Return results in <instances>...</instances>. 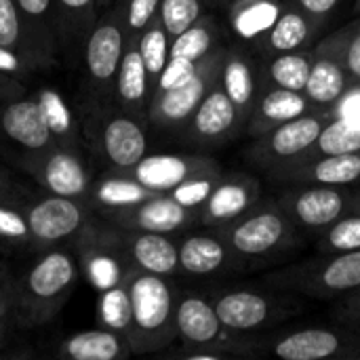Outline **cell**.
<instances>
[{
	"label": "cell",
	"instance_id": "cell-1",
	"mask_svg": "<svg viewBox=\"0 0 360 360\" xmlns=\"http://www.w3.org/2000/svg\"><path fill=\"white\" fill-rule=\"evenodd\" d=\"M221 240L249 266L274 262L302 247V230L276 205L274 198H259L247 213L215 230Z\"/></svg>",
	"mask_w": 360,
	"mask_h": 360
},
{
	"label": "cell",
	"instance_id": "cell-2",
	"mask_svg": "<svg viewBox=\"0 0 360 360\" xmlns=\"http://www.w3.org/2000/svg\"><path fill=\"white\" fill-rule=\"evenodd\" d=\"M80 278L74 251L49 249L17 283V319L27 327L53 321Z\"/></svg>",
	"mask_w": 360,
	"mask_h": 360
},
{
	"label": "cell",
	"instance_id": "cell-3",
	"mask_svg": "<svg viewBox=\"0 0 360 360\" xmlns=\"http://www.w3.org/2000/svg\"><path fill=\"white\" fill-rule=\"evenodd\" d=\"M127 285L133 304V323L127 340L133 354L160 352L162 348H169L177 338V295L167 283V276L150 274L133 266L127 276Z\"/></svg>",
	"mask_w": 360,
	"mask_h": 360
},
{
	"label": "cell",
	"instance_id": "cell-4",
	"mask_svg": "<svg viewBox=\"0 0 360 360\" xmlns=\"http://www.w3.org/2000/svg\"><path fill=\"white\" fill-rule=\"evenodd\" d=\"M82 137L108 169L127 171L148 154V122L114 103H84Z\"/></svg>",
	"mask_w": 360,
	"mask_h": 360
},
{
	"label": "cell",
	"instance_id": "cell-5",
	"mask_svg": "<svg viewBox=\"0 0 360 360\" xmlns=\"http://www.w3.org/2000/svg\"><path fill=\"white\" fill-rule=\"evenodd\" d=\"M127 44L124 0H116L97 17L82 46L86 103L108 105L114 99V82Z\"/></svg>",
	"mask_w": 360,
	"mask_h": 360
},
{
	"label": "cell",
	"instance_id": "cell-6",
	"mask_svg": "<svg viewBox=\"0 0 360 360\" xmlns=\"http://www.w3.org/2000/svg\"><path fill=\"white\" fill-rule=\"evenodd\" d=\"M264 283L278 291H295L312 297H338L360 289V251L331 253L310 259L272 276Z\"/></svg>",
	"mask_w": 360,
	"mask_h": 360
},
{
	"label": "cell",
	"instance_id": "cell-7",
	"mask_svg": "<svg viewBox=\"0 0 360 360\" xmlns=\"http://www.w3.org/2000/svg\"><path fill=\"white\" fill-rule=\"evenodd\" d=\"M72 243L80 274L97 293L127 281L133 264L122 249L120 228L108 224L101 217L97 219L95 215Z\"/></svg>",
	"mask_w": 360,
	"mask_h": 360
},
{
	"label": "cell",
	"instance_id": "cell-8",
	"mask_svg": "<svg viewBox=\"0 0 360 360\" xmlns=\"http://www.w3.org/2000/svg\"><path fill=\"white\" fill-rule=\"evenodd\" d=\"M226 44L209 53L205 59L198 61L196 76L177 89L169 91H156L150 101L148 112V127L162 131V133H181V129L188 124L205 95L219 82L221 63L226 57Z\"/></svg>",
	"mask_w": 360,
	"mask_h": 360
},
{
	"label": "cell",
	"instance_id": "cell-9",
	"mask_svg": "<svg viewBox=\"0 0 360 360\" xmlns=\"http://www.w3.org/2000/svg\"><path fill=\"white\" fill-rule=\"evenodd\" d=\"M352 196L354 186L291 184L274 200L302 232L319 236L350 213Z\"/></svg>",
	"mask_w": 360,
	"mask_h": 360
},
{
	"label": "cell",
	"instance_id": "cell-10",
	"mask_svg": "<svg viewBox=\"0 0 360 360\" xmlns=\"http://www.w3.org/2000/svg\"><path fill=\"white\" fill-rule=\"evenodd\" d=\"M21 211L30 230V247L36 249H53L65 240H74L78 232L95 217L86 200L55 194L27 202Z\"/></svg>",
	"mask_w": 360,
	"mask_h": 360
},
{
	"label": "cell",
	"instance_id": "cell-11",
	"mask_svg": "<svg viewBox=\"0 0 360 360\" xmlns=\"http://www.w3.org/2000/svg\"><path fill=\"white\" fill-rule=\"evenodd\" d=\"M333 118V112H310L300 118L287 120L264 135L255 137L249 150V160L266 173L300 160L319 139L323 127Z\"/></svg>",
	"mask_w": 360,
	"mask_h": 360
},
{
	"label": "cell",
	"instance_id": "cell-12",
	"mask_svg": "<svg viewBox=\"0 0 360 360\" xmlns=\"http://www.w3.org/2000/svg\"><path fill=\"white\" fill-rule=\"evenodd\" d=\"M19 165L49 194L86 200L89 188L93 184V173L82 156V150L55 146L44 152L30 154Z\"/></svg>",
	"mask_w": 360,
	"mask_h": 360
},
{
	"label": "cell",
	"instance_id": "cell-13",
	"mask_svg": "<svg viewBox=\"0 0 360 360\" xmlns=\"http://www.w3.org/2000/svg\"><path fill=\"white\" fill-rule=\"evenodd\" d=\"M175 327L177 338L186 348H209L224 352L226 356L247 354L245 342L236 338V333L228 331L211 300L200 295H179L175 306Z\"/></svg>",
	"mask_w": 360,
	"mask_h": 360
},
{
	"label": "cell",
	"instance_id": "cell-14",
	"mask_svg": "<svg viewBox=\"0 0 360 360\" xmlns=\"http://www.w3.org/2000/svg\"><path fill=\"white\" fill-rule=\"evenodd\" d=\"M101 219L122 230L175 234L198 226V209L179 205L171 194H156L135 207L105 213Z\"/></svg>",
	"mask_w": 360,
	"mask_h": 360
},
{
	"label": "cell",
	"instance_id": "cell-15",
	"mask_svg": "<svg viewBox=\"0 0 360 360\" xmlns=\"http://www.w3.org/2000/svg\"><path fill=\"white\" fill-rule=\"evenodd\" d=\"M211 302L215 306L221 325L232 333L257 331L295 312L293 306L287 302H278L264 293L247 291V289L226 291L221 295H215Z\"/></svg>",
	"mask_w": 360,
	"mask_h": 360
},
{
	"label": "cell",
	"instance_id": "cell-16",
	"mask_svg": "<svg viewBox=\"0 0 360 360\" xmlns=\"http://www.w3.org/2000/svg\"><path fill=\"white\" fill-rule=\"evenodd\" d=\"M131 177L158 194H169L186 179L198 175L224 173L219 162L200 154H146L135 167L127 169Z\"/></svg>",
	"mask_w": 360,
	"mask_h": 360
},
{
	"label": "cell",
	"instance_id": "cell-17",
	"mask_svg": "<svg viewBox=\"0 0 360 360\" xmlns=\"http://www.w3.org/2000/svg\"><path fill=\"white\" fill-rule=\"evenodd\" d=\"M245 129L234 103L219 82L205 95L179 137L194 146H221Z\"/></svg>",
	"mask_w": 360,
	"mask_h": 360
},
{
	"label": "cell",
	"instance_id": "cell-18",
	"mask_svg": "<svg viewBox=\"0 0 360 360\" xmlns=\"http://www.w3.org/2000/svg\"><path fill=\"white\" fill-rule=\"evenodd\" d=\"M272 352L283 360L360 359V333L352 329H304L281 338Z\"/></svg>",
	"mask_w": 360,
	"mask_h": 360
},
{
	"label": "cell",
	"instance_id": "cell-19",
	"mask_svg": "<svg viewBox=\"0 0 360 360\" xmlns=\"http://www.w3.org/2000/svg\"><path fill=\"white\" fill-rule=\"evenodd\" d=\"M262 198V184L245 173L221 175L211 196L198 211V226L215 230L247 213Z\"/></svg>",
	"mask_w": 360,
	"mask_h": 360
},
{
	"label": "cell",
	"instance_id": "cell-20",
	"mask_svg": "<svg viewBox=\"0 0 360 360\" xmlns=\"http://www.w3.org/2000/svg\"><path fill=\"white\" fill-rule=\"evenodd\" d=\"M276 181L285 184H323V186H359L360 154L308 156L268 171Z\"/></svg>",
	"mask_w": 360,
	"mask_h": 360
},
{
	"label": "cell",
	"instance_id": "cell-21",
	"mask_svg": "<svg viewBox=\"0 0 360 360\" xmlns=\"http://www.w3.org/2000/svg\"><path fill=\"white\" fill-rule=\"evenodd\" d=\"M249 266L215 232L192 234L179 243V272L190 276H224L247 272Z\"/></svg>",
	"mask_w": 360,
	"mask_h": 360
},
{
	"label": "cell",
	"instance_id": "cell-22",
	"mask_svg": "<svg viewBox=\"0 0 360 360\" xmlns=\"http://www.w3.org/2000/svg\"><path fill=\"white\" fill-rule=\"evenodd\" d=\"M0 129L13 143L21 146L30 154L57 146L36 97L19 95L4 101L0 110Z\"/></svg>",
	"mask_w": 360,
	"mask_h": 360
},
{
	"label": "cell",
	"instance_id": "cell-23",
	"mask_svg": "<svg viewBox=\"0 0 360 360\" xmlns=\"http://www.w3.org/2000/svg\"><path fill=\"white\" fill-rule=\"evenodd\" d=\"M354 91L342 59L338 57L335 49L323 40L314 46V63L306 84V97L319 112H333V108Z\"/></svg>",
	"mask_w": 360,
	"mask_h": 360
},
{
	"label": "cell",
	"instance_id": "cell-24",
	"mask_svg": "<svg viewBox=\"0 0 360 360\" xmlns=\"http://www.w3.org/2000/svg\"><path fill=\"white\" fill-rule=\"evenodd\" d=\"M152 84L137 46V40H127L124 53L118 65L116 82H114V99L112 103L120 110L141 118L148 122L150 101H152Z\"/></svg>",
	"mask_w": 360,
	"mask_h": 360
},
{
	"label": "cell",
	"instance_id": "cell-25",
	"mask_svg": "<svg viewBox=\"0 0 360 360\" xmlns=\"http://www.w3.org/2000/svg\"><path fill=\"white\" fill-rule=\"evenodd\" d=\"M122 249L129 262L143 272L158 276H175L179 272V243L171 234L122 230Z\"/></svg>",
	"mask_w": 360,
	"mask_h": 360
},
{
	"label": "cell",
	"instance_id": "cell-26",
	"mask_svg": "<svg viewBox=\"0 0 360 360\" xmlns=\"http://www.w3.org/2000/svg\"><path fill=\"white\" fill-rule=\"evenodd\" d=\"M310 112H319V110L310 103L306 93L289 91V89H281V86H272L264 82L259 97L255 101V108L251 112V118L247 122V133L251 137H259L266 131L287 120L310 114Z\"/></svg>",
	"mask_w": 360,
	"mask_h": 360
},
{
	"label": "cell",
	"instance_id": "cell-27",
	"mask_svg": "<svg viewBox=\"0 0 360 360\" xmlns=\"http://www.w3.org/2000/svg\"><path fill=\"white\" fill-rule=\"evenodd\" d=\"M219 86L226 91L230 101L234 103L245 129L255 108V101L262 91V82L257 80V68L249 53L238 46H228L226 57L219 72Z\"/></svg>",
	"mask_w": 360,
	"mask_h": 360
},
{
	"label": "cell",
	"instance_id": "cell-28",
	"mask_svg": "<svg viewBox=\"0 0 360 360\" xmlns=\"http://www.w3.org/2000/svg\"><path fill=\"white\" fill-rule=\"evenodd\" d=\"M158 192H152L143 184H139L135 177H131L127 171L108 169L103 175L93 177V184L86 194V202L93 209L97 217L114 211H122L129 207H135Z\"/></svg>",
	"mask_w": 360,
	"mask_h": 360
},
{
	"label": "cell",
	"instance_id": "cell-29",
	"mask_svg": "<svg viewBox=\"0 0 360 360\" xmlns=\"http://www.w3.org/2000/svg\"><path fill=\"white\" fill-rule=\"evenodd\" d=\"M21 13L30 57L36 68H46L59 53L55 34V4L53 0H15Z\"/></svg>",
	"mask_w": 360,
	"mask_h": 360
},
{
	"label": "cell",
	"instance_id": "cell-30",
	"mask_svg": "<svg viewBox=\"0 0 360 360\" xmlns=\"http://www.w3.org/2000/svg\"><path fill=\"white\" fill-rule=\"evenodd\" d=\"M55 4V34L61 53H82L89 30L99 17L97 0H53Z\"/></svg>",
	"mask_w": 360,
	"mask_h": 360
},
{
	"label": "cell",
	"instance_id": "cell-31",
	"mask_svg": "<svg viewBox=\"0 0 360 360\" xmlns=\"http://www.w3.org/2000/svg\"><path fill=\"white\" fill-rule=\"evenodd\" d=\"M131 354L129 340L105 327L74 333L57 348V356L65 360H122Z\"/></svg>",
	"mask_w": 360,
	"mask_h": 360
},
{
	"label": "cell",
	"instance_id": "cell-32",
	"mask_svg": "<svg viewBox=\"0 0 360 360\" xmlns=\"http://www.w3.org/2000/svg\"><path fill=\"white\" fill-rule=\"evenodd\" d=\"M283 11L285 4L281 0H236L230 4L228 23L238 40L262 44Z\"/></svg>",
	"mask_w": 360,
	"mask_h": 360
},
{
	"label": "cell",
	"instance_id": "cell-33",
	"mask_svg": "<svg viewBox=\"0 0 360 360\" xmlns=\"http://www.w3.org/2000/svg\"><path fill=\"white\" fill-rule=\"evenodd\" d=\"M323 21L310 17L297 6L285 8L278 21L272 25V30L266 34L262 40V46L268 55H281V53H291L297 49H306L308 42L314 38Z\"/></svg>",
	"mask_w": 360,
	"mask_h": 360
},
{
	"label": "cell",
	"instance_id": "cell-34",
	"mask_svg": "<svg viewBox=\"0 0 360 360\" xmlns=\"http://www.w3.org/2000/svg\"><path fill=\"white\" fill-rule=\"evenodd\" d=\"M36 101L40 103V110L44 114V120L49 124V131L57 146L70 148V150H82L84 137H82V124L76 122V116L65 101V97L53 89L42 86L36 91Z\"/></svg>",
	"mask_w": 360,
	"mask_h": 360
},
{
	"label": "cell",
	"instance_id": "cell-35",
	"mask_svg": "<svg viewBox=\"0 0 360 360\" xmlns=\"http://www.w3.org/2000/svg\"><path fill=\"white\" fill-rule=\"evenodd\" d=\"M224 27L213 15H200L186 32L171 40L169 57H186L192 61L205 59L215 49L224 46Z\"/></svg>",
	"mask_w": 360,
	"mask_h": 360
},
{
	"label": "cell",
	"instance_id": "cell-36",
	"mask_svg": "<svg viewBox=\"0 0 360 360\" xmlns=\"http://www.w3.org/2000/svg\"><path fill=\"white\" fill-rule=\"evenodd\" d=\"M312 63H314V49H297L291 53L274 55L266 65L264 82L304 93L312 72Z\"/></svg>",
	"mask_w": 360,
	"mask_h": 360
},
{
	"label": "cell",
	"instance_id": "cell-37",
	"mask_svg": "<svg viewBox=\"0 0 360 360\" xmlns=\"http://www.w3.org/2000/svg\"><path fill=\"white\" fill-rule=\"evenodd\" d=\"M131 323H133V304H131L127 281L112 289L101 291L97 297V325L129 338Z\"/></svg>",
	"mask_w": 360,
	"mask_h": 360
},
{
	"label": "cell",
	"instance_id": "cell-38",
	"mask_svg": "<svg viewBox=\"0 0 360 360\" xmlns=\"http://www.w3.org/2000/svg\"><path fill=\"white\" fill-rule=\"evenodd\" d=\"M327 154H360V122L348 118H331L323 127L316 143L302 158Z\"/></svg>",
	"mask_w": 360,
	"mask_h": 360
},
{
	"label": "cell",
	"instance_id": "cell-39",
	"mask_svg": "<svg viewBox=\"0 0 360 360\" xmlns=\"http://www.w3.org/2000/svg\"><path fill=\"white\" fill-rule=\"evenodd\" d=\"M137 46H139V53H141L150 84H152V93H154L158 78H160V74L169 61V55H171V36L167 34V30L158 17L141 32V36L137 38Z\"/></svg>",
	"mask_w": 360,
	"mask_h": 360
},
{
	"label": "cell",
	"instance_id": "cell-40",
	"mask_svg": "<svg viewBox=\"0 0 360 360\" xmlns=\"http://www.w3.org/2000/svg\"><path fill=\"white\" fill-rule=\"evenodd\" d=\"M316 238H319L316 249L323 255L360 251V215L359 213L344 215L325 232H321Z\"/></svg>",
	"mask_w": 360,
	"mask_h": 360
},
{
	"label": "cell",
	"instance_id": "cell-41",
	"mask_svg": "<svg viewBox=\"0 0 360 360\" xmlns=\"http://www.w3.org/2000/svg\"><path fill=\"white\" fill-rule=\"evenodd\" d=\"M327 42L335 49L338 57L344 63V70L354 89L360 86V19L352 21L348 27L338 30Z\"/></svg>",
	"mask_w": 360,
	"mask_h": 360
},
{
	"label": "cell",
	"instance_id": "cell-42",
	"mask_svg": "<svg viewBox=\"0 0 360 360\" xmlns=\"http://www.w3.org/2000/svg\"><path fill=\"white\" fill-rule=\"evenodd\" d=\"M202 0H160L158 19L162 21L171 40L186 32L202 15Z\"/></svg>",
	"mask_w": 360,
	"mask_h": 360
},
{
	"label": "cell",
	"instance_id": "cell-43",
	"mask_svg": "<svg viewBox=\"0 0 360 360\" xmlns=\"http://www.w3.org/2000/svg\"><path fill=\"white\" fill-rule=\"evenodd\" d=\"M0 44L21 53L23 57H27L32 61L27 40H25L23 21H21V13H19L15 0H0Z\"/></svg>",
	"mask_w": 360,
	"mask_h": 360
},
{
	"label": "cell",
	"instance_id": "cell-44",
	"mask_svg": "<svg viewBox=\"0 0 360 360\" xmlns=\"http://www.w3.org/2000/svg\"><path fill=\"white\" fill-rule=\"evenodd\" d=\"M221 175L224 173H219V175H198V177L186 179L184 184H179L177 188H173L169 194L179 205H184L188 209H198L200 211V207L207 202V198L211 196V192L217 186V181H219Z\"/></svg>",
	"mask_w": 360,
	"mask_h": 360
},
{
	"label": "cell",
	"instance_id": "cell-45",
	"mask_svg": "<svg viewBox=\"0 0 360 360\" xmlns=\"http://www.w3.org/2000/svg\"><path fill=\"white\" fill-rule=\"evenodd\" d=\"M160 0H124L127 40H137L141 32L158 17Z\"/></svg>",
	"mask_w": 360,
	"mask_h": 360
},
{
	"label": "cell",
	"instance_id": "cell-46",
	"mask_svg": "<svg viewBox=\"0 0 360 360\" xmlns=\"http://www.w3.org/2000/svg\"><path fill=\"white\" fill-rule=\"evenodd\" d=\"M0 240L11 245H30V230L23 211L15 202H0Z\"/></svg>",
	"mask_w": 360,
	"mask_h": 360
},
{
	"label": "cell",
	"instance_id": "cell-47",
	"mask_svg": "<svg viewBox=\"0 0 360 360\" xmlns=\"http://www.w3.org/2000/svg\"><path fill=\"white\" fill-rule=\"evenodd\" d=\"M196 70H198V61H192L186 57H169V61L158 78L156 91H169V89L188 84L196 76Z\"/></svg>",
	"mask_w": 360,
	"mask_h": 360
},
{
	"label": "cell",
	"instance_id": "cell-48",
	"mask_svg": "<svg viewBox=\"0 0 360 360\" xmlns=\"http://www.w3.org/2000/svg\"><path fill=\"white\" fill-rule=\"evenodd\" d=\"M34 70H38V68L27 57H23L21 53L0 44V74H6V76L21 80L25 76H30Z\"/></svg>",
	"mask_w": 360,
	"mask_h": 360
},
{
	"label": "cell",
	"instance_id": "cell-49",
	"mask_svg": "<svg viewBox=\"0 0 360 360\" xmlns=\"http://www.w3.org/2000/svg\"><path fill=\"white\" fill-rule=\"evenodd\" d=\"M335 316H338L342 323L350 325L352 331H359L360 333V289H356V291H352V293L346 295V300L340 304Z\"/></svg>",
	"mask_w": 360,
	"mask_h": 360
},
{
	"label": "cell",
	"instance_id": "cell-50",
	"mask_svg": "<svg viewBox=\"0 0 360 360\" xmlns=\"http://www.w3.org/2000/svg\"><path fill=\"white\" fill-rule=\"evenodd\" d=\"M8 314L17 316V285L8 276H0V319Z\"/></svg>",
	"mask_w": 360,
	"mask_h": 360
},
{
	"label": "cell",
	"instance_id": "cell-51",
	"mask_svg": "<svg viewBox=\"0 0 360 360\" xmlns=\"http://www.w3.org/2000/svg\"><path fill=\"white\" fill-rule=\"evenodd\" d=\"M340 0H295V6L302 8L304 13H308L310 17L323 21L335 6Z\"/></svg>",
	"mask_w": 360,
	"mask_h": 360
},
{
	"label": "cell",
	"instance_id": "cell-52",
	"mask_svg": "<svg viewBox=\"0 0 360 360\" xmlns=\"http://www.w3.org/2000/svg\"><path fill=\"white\" fill-rule=\"evenodd\" d=\"M21 95V86H19V80L13 78V76H6V74H0V101H8L13 97H19Z\"/></svg>",
	"mask_w": 360,
	"mask_h": 360
},
{
	"label": "cell",
	"instance_id": "cell-53",
	"mask_svg": "<svg viewBox=\"0 0 360 360\" xmlns=\"http://www.w3.org/2000/svg\"><path fill=\"white\" fill-rule=\"evenodd\" d=\"M15 200H17V188H13L8 179L0 175V202H15Z\"/></svg>",
	"mask_w": 360,
	"mask_h": 360
},
{
	"label": "cell",
	"instance_id": "cell-54",
	"mask_svg": "<svg viewBox=\"0 0 360 360\" xmlns=\"http://www.w3.org/2000/svg\"><path fill=\"white\" fill-rule=\"evenodd\" d=\"M350 213H359L360 215V184L359 186H354V196H352Z\"/></svg>",
	"mask_w": 360,
	"mask_h": 360
},
{
	"label": "cell",
	"instance_id": "cell-55",
	"mask_svg": "<svg viewBox=\"0 0 360 360\" xmlns=\"http://www.w3.org/2000/svg\"><path fill=\"white\" fill-rule=\"evenodd\" d=\"M13 314H8V316H4V319H0V344L4 342V335H6V329H8V319H11Z\"/></svg>",
	"mask_w": 360,
	"mask_h": 360
},
{
	"label": "cell",
	"instance_id": "cell-56",
	"mask_svg": "<svg viewBox=\"0 0 360 360\" xmlns=\"http://www.w3.org/2000/svg\"><path fill=\"white\" fill-rule=\"evenodd\" d=\"M116 0H97V4H99V8H108L110 4H114Z\"/></svg>",
	"mask_w": 360,
	"mask_h": 360
},
{
	"label": "cell",
	"instance_id": "cell-57",
	"mask_svg": "<svg viewBox=\"0 0 360 360\" xmlns=\"http://www.w3.org/2000/svg\"><path fill=\"white\" fill-rule=\"evenodd\" d=\"M202 2H205V4H217L219 0H202Z\"/></svg>",
	"mask_w": 360,
	"mask_h": 360
},
{
	"label": "cell",
	"instance_id": "cell-58",
	"mask_svg": "<svg viewBox=\"0 0 360 360\" xmlns=\"http://www.w3.org/2000/svg\"><path fill=\"white\" fill-rule=\"evenodd\" d=\"M0 276H6V272H4V266L0 264Z\"/></svg>",
	"mask_w": 360,
	"mask_h": 360
},
{
	"label": "cell",
	"instance_id": "cell-59",
	"mask_svg": "<svg viewBox=\"0 0 360 360\" xmlns=\"http://www.w3.org/2000/svg\"><path fill=\"white\" fill-rule=\"evenodd\" d=\"M219 2H228V4H234L236 0H219Z\"/></svg>",
	"mask_w": 360,
	"mask_h": 360
},
{
	"label": "cell",
	"instance_id": "cell-60",
	"mask_svg": "<svg viewBox=\"0 0 360 360\" xmlns=\"http://www.w3.org/2000/svg\"><path fill=\"white\" fill-rule=\"evenodd\" d=\"M356 6H359V8H360V0H356Z\"/></svg>",
	"mask_w": 360,
	"mask_h": 360
}]
</instances>
